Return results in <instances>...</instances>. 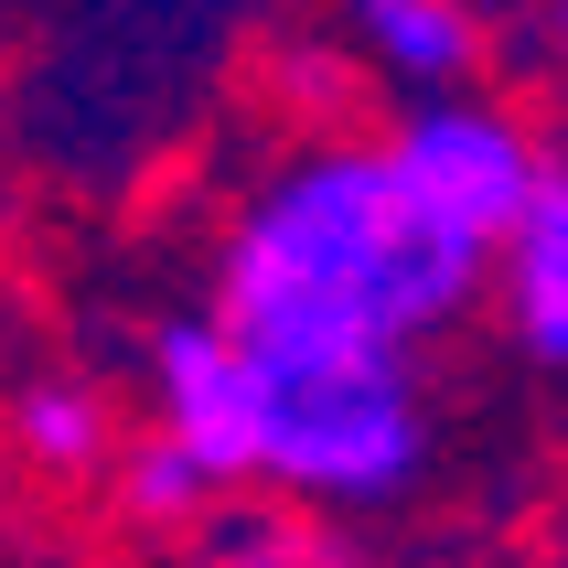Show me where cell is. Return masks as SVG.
<instances>
[{"label": "cell", "mask_w": 568, "mask_h": 568, "mask_svg": "<svg viewBox=\"0 0 568 568\" xmlns=\"http://www.w3.org/2000/svg\"><path fill=\"white\" fill-rule=\"evenodd\" d=\"M483 280L494 257L418 215L386 140H301L236 204L204 312L268 365H408Z\"/></svg>", "instance_id": "1"}, {"label": "cell", "mask_w": 568, "mask_h": 568, "mask_svg": "<svg viewBox=\"0 0 568 568\" xmlns=\"http://www.w3.org/2000/svg\"><path fill=\"white\" fill-rule=\"evenodd\" d=\"M429 462V408L408 365H268L247 354V483L322 505H397Z\"/></svg>", "instance_id": "2"}, {"label": "cell", "mask_w": 568, "mask_h": 568, "mask_svg": "<svg viewBox=\"0 0 568 568\" xmlns=\"http://www.w3.org/2000/svg\"><path fill=\"white\" fill-rule=\"evenodd\" d=\"M386 161L418 193V215L440 236H462L473 257H505L515 225L537 215V193L558 183V161L537 151L526 108H505V97H429V108H408L386 129Z\"/></svg>", "instance_id": "3"}, {"label": "cell", "mask_w": 568, "mask_h": 568, "mask_svg": "<svg viewBox=\"0 0 568 568\" xmlns=\"http://www.w3.org/2000/svg\"><path fill=\"white\" fill-rule=\"evenodd\" d=\"M344 32H354V54L376 64L386 87H408V108H429V97H473L483 54H494V22L462 11V0H365Z\"/></svg>", "instance_id": "4"}, {"label": "cell", "mask_w": 568, "mask_h": 568, "mask_svg": "<svg viewBox=\"0 0 568 568\" xmlns=\"http://www.w3.org/2000/svg\"><path fill=\"white\" fill-rule=\"evenodd\" d=\"M0 429H11V450L32 473H54V483H97V473H119V450H129L108 386L75 376V365H22L0 386Z\"/></svg>", "instance_id": "5"}, {"label": "cell", "mask_w": 568, "mask_h": 568, "mask_svg": "<svg viewBox=\"0 0 568 568\" xmlns=\"http://www.w3.org/2000/svg\"><path fill=\"white\" fill-rule=\"evenodd\" d=\"M494 290H505V322L537 365H568V172L537 193V215L515 225V247L494 257Z\"/></svg>", "instance_id": "6"}, {"label": "cell", "mask_w": 568, "mask_h": 568, "mask_svg": "<svg viewBox=\"0 0 568 568\" xmlns=\"http://www.w3.org/2000/svg\"><path fill=\"white\" fill-rule=\"evenodd\" d=\"M172 568H365V558L301 505H225L204 537H183Z\"/></svg>", "instance_id": "7"}, {"label": "cell", "mask_w": 568, "mask_h": 568, "mask_svg": "<svg viewBox=\"0 0 568 568\" xmlns=\"http://www.w3.org/2000/svg\"><path fill=\"white\" fill-rule=\"evenodd\" d=\"M108 483H119V515H129V526H151V537H204V526L225 515V483L204 473L183 440H161V429H140Z\"/></svg>", "instance_id": "8"}, {"label": "cell", "mask_w": 568, "mask_h": 568, "mask_svg": "<svg viewBox=\"0 0 568 568\" xmlns=\"http://www.w3.org/2000/svg\"><path fill=\"white\" fill-rule=\"evenodd\" d=\"M537 43H547V54H558V75H568V0H558V11H547V22H537Z\"/></svg>", "instance_id": "9"}, {"label": "cell", "mask_w": 568, "mask_h": 568, "mask_svg": "<svg viewBox=\"0 0 568 568\" xmlns=\"http://www.w3.org/2000/svg\"><path fill=\"white\" fill-rule=\"evenodd\" d=\"M558 172H568V161H558Z\"/></svg>", "instance_id": "10"}]
</instances>
